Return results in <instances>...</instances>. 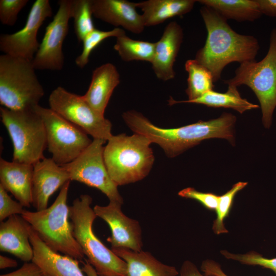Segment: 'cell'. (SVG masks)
Wrapping results in <instances>:
<instances>
[{"label": "cell", "instance_id": "1", "mask_svg": "<svg viewBox=\"0 0 276 276\" xmlns=\"http://www.w3.org/2000/svg\"><path fill=\"white\" fill-rule=\"evenodd\" d=\"M126 125L134 133L147 136L158 144L169 157H175L209 139L219 138L234 142L236 117L223 112L219 118L174 128H163L152 124L146 117L131 110L122 114Z\"/></svg>", "mask_w": 276, "mask_h": 276}, {"label": "cell", "instance_id": "2", "mask_svg": "<svg viewBox=\"0 0 276 276\" xmlns=\"http://www.w3.org/2000/svg\"><path fill=\"white\" fill-rule=\"evenodd\" d=\"M200 13L207 37L195 59L211 72L214 82L221 78L222 71L227 64L255 60L260 49L256 37L236 32L226 19L209 7L203 6Z\"/></svg>", "mask_w": 276, "mask_h": 276}, {"label": "cell", "instance_id": "3", "mask_svg": "<svg viewBox=\"0 0 276 276\" xmlns=\"http://www.w3.org/2000/svg\"><path fill=\"white\" fill-rule=\"evenodd\" d=\"M104 148L103 158L108 173L118 186L136 182L149 173L154 161L146 136L135 133L112 135Z\"/></svg>", "mask_w": 276, "mask_h": 276}, {"label": "cell", "instance_id": "4", "mask_svg": "<svg viewBox=\"0 0 276 276\" xmlns=\"http://www.w3.org/2000/svg\"><path fill=\"white\" fill-rule=\"evenodd\" d=\"M70 181L61 187L51 206L39 211L25 210L21 215L49 248L79 261L84 255L74 238L69 220L67 200Z\"/></svg>", "mask_w": 276, "mask_h": 276}, {"label": "cell", "instance_id": "5", "mask_svg": "<svg viewBox=\"0 0 276 276\" xmlns=\"http://www.w3.org/2000/svg\"><path fill=\"white\" fill-rule=\"evenodd\" d=\"M92 201L90 195L82 194L70 206L74 238L99 275L126 276V262L108 248L93 231V222L97 216L91 207Z\"/></svg>", "mask_w": 276, "mask_h": 276}, {"label": "cell", "instance_id": "6", "mask_svg": "<svg viewBox=\"0 0 276 276\" xmlns=\"http://www.w3.org/2000/svg\"><path fill=\"white\" fill-rule=\"evenodd\" d=\"M44 95L32 61L0 56V103L12 110L34 109Z\"/></svg>", "mask_w": 276, "mask_h": 276}, {"label": "cell", "instance_id": "7", "mask_svg": "<svg viewBox=\"0 0 276 276\" xmlns=\"http://www.w3.org/2000/svg\"><path fill=\"white\" fill-rule=\"evenodd\" d=\"M224 83L237 87L248 86L260 102L264 126L266 128L270 127L276 107V28L271 31L269 49L264 58L258 62L241 63L234 77Z\"/></svg>", "mask_w": 276, "mask_h": 276}, {"label": "cell", "instance_id": "8", "mask_svg": "<svg viewBox=\"0 0 276 276\" xmlns=\"http://www.w3.org/2000/svg\"><path fill=\"white\" fill-rule=\"evenodd\" d=\"M0 111L13 144V161L34 165L44 158L47 136L40 116L34 109L17 111L2 107Z\"/></svg>", "mask_w": 276, "mask_h": 276}, {"label": "cell", "instance_id": "9", "mask_svg": "<svg viewBox=\"0 0 276 276\" xmlns=\"http://www.w3.org/2000/svg\"><path fill=\"white\" fill-rule=\"evenodd\" d=\"M34 110L43 122L47 144L52 158L59 166L67 164L78 157L92 141L82 129L52 109L39 105Z\"/></svg>", "mask_w": 276, "mask_h": 276}, {"label": "cell", "instance_id": "10", "mask_svg": "<svg viewBox=\"0 0 276 276\" xmlns=\"http://www.w3.org/2000/svg\"><path fill=\"white\" fill-rule=\"evenodd\" d=\"M49 103L51 109L94 139L106 141L113 135L111 122L93 109L82 96L58 86L50 95Z\"/></svg>", "mask_w": 276, "mask_h": 276}, {"label": "cell", "instance_id": "11", "mask_svg": "<svg viewBox=\"0 0 276 276\" xmlns=\"http://www.w3.org/2000/svg\"><path fill=\"white\" fill-rule=\"evenodd\" d=\"M105 141L94 139L88 147L72 162L62 166L68 172L71 180L77 181L96 188L109 201L123 204L118 186L111 179L103 158Z\"/></svg>", "mask_w": 276, "mask_h": 276}, {"label": "cell", "instance_id": "12", "mask_svg": "<svg viewBox=\"0 0 276 276\" xmlns=\"http://www.w3.org/2000/svg\"><path fill=\"white\" fill-rule=\"evenodd\" d=\"M59 8L45 31L33 60L35 70L60 71L64 64L62 44L72 18L73 0L58 1Z\"/></svg>", "mask_w": 276, "mask_h": 276}, {"label": "cell", "instance_id": "13", "mask_svg": "<svg viewBox=\"0 0 276 276\" xmlns=\"http://www.w3.org/2000/svg\"><path fill=\"white\" fill-rule=\"evenodd\" d=\"M52 14L49 0H36L21 30L12 34L1 35L0 50L5 54L32 61L40 45L37 38L38 31Z\"/></svg>", "mask_w": 276, "mask_h": 276}, {"label": "cell", "instance_id": "14", "mask_svg": "<svg viewBox=\"0 0 276 276\" xmlns=\"http://www.w3.org/2000/svg\"><path fill=\"white\" fill-rule=\"evenodd\" d=\"M122 203L109 201L105 206L96 205L94 212L97 217L109 225L111 235L107 239L111 248H125L135 251H142V229L139 222L123 213Z\"/></svg>", "mask_w": 276, "mask_h": 276}, {"label": "cell", "instance_id": "15", "mask_svg": "<svg viewBox=\"0 0 276 276\" xmlns=\"http://www.w3.org/2000/svg\"><path fill=\"white\" fill-rule=\"evenodd\" d=\"M33 167L32 204L39 211L48 208L50 197L71 179L66 170L52 158L45 157Z\"/></svg>", "mask_w": 276, "mask_h": 276}, {"label": "cell", "instance_id": "16", "mask_svg": "<svg viewBox=\"0 0 276 276\" xmlns=\"http://www.w3.org/2000/svg\"><path fill=\"white\" fill-rule=\"evenodd\" d=\"M93 15L116 28L121 27L134 34L145 27L142 14L136 11V3L126 0H91Z\"/></svg>", "mask_w": 276, "mask_h": 276}, {"label": "cell", "instance_id": "17", "mask_svg": "<svg viewBox=\"0 0 276 276\" xmlns=\"http://www.w3.org/2000/svg\"><path fill=\"white\" fill-rule=\"evenodd\" d=\"M183 38V29L176 21L165 27L159 40L155 42L152 68L156 77L162 81L172 80L175 76L174 64Z\"/></svg>", "mask_w": 276, "mask_h": 276}, {"label": "cell", "instance_id": "18", "mask_svg": "<svg viewBox=\"0 0 276 276\" xmlns=\"http://www.w3.org/2000/svg\"><path fill=\"white\" fill-rule=\"evenodd\" d=\"M31 225L21 215H14L1 222L0 250L25 262L32 261L34 252L30 241Z\"/></svg>", "mask_w": 276, "mask_h": 276}, {"label": "cell", "instance_id": "19", "mask_svg": "<svg viewBox=\"0 0 276 276\" xmlns=\"http://www.w3.org/2000/svg\"><path fill=\"white\" fill-rule=\"evenodd\" d=\"M30 241L34 252L32 262L38 265L43 272L52 276H85L78 260L51 250L31 226Z\"/></svg>", "mask_w": 276, "mask_h": 276}, {"label": "cell", "instance_id": "20", "mask_svg": "<svg viewBox=\"0 0 276 276\" xmlns=\"http://www.w3.org/2000/svg\"><path fill=\"white\" fill-rule=\"evenodd\" d=\"M33 165L0 159V185L24 207L32 203Z\"/></svg>", "mask_w": 276, "mask_h": 276}, {"label": "cell", "instance_id": "21", "mask_svg": "<svg viewBox=\"0 0 276 276\" xmlns=\"http://www.w3.org/2000/svg\"><path fill=\"white\" fill-rule=\"evenodd\" d=\"M120 77L112 63L102 64L93 71L90 85L83 98L93 109L104 115L113 91L120 83Z\"/></svg>", "mask_w": 276, "mask_h": 276}, {"label": "cell", "instance_id": "22", "mask_svg": "<svg viewBox=\"0 0 276 276\" xmlns=\"http://www.w3.org/2000/svg\"><path fill=\"white\" fill-rule=\"evenodd\" d=\"M126 263V276H177L174 266L163 264L150 252L125 248H111Z\"/></svg>", "mask_w": 276, "mask_h": 276}, {"label": "cell", "instance_id": "23", "mask_svg": "<svg viewBox=\"0 0 276 276\" xmlns=\"http://www.w3.org/2000/svg\"><path fill=\"white\" fill-rule=\"evenodd\" d=\"M195 0H148L136 3L143 12L146 27L155 26L175 16H182L191 11Z\"/></svg>", "mask_w": 276, "mask_h": 276}, {"label": "cell", "instance_id": "24", "mask_svg": "<svg viewBox=\"0 0 276 276\" xmlns=\"http://www.w3.org/2000/svg\"><path fill=\"white\" fill-rule=\"evenodd\" d=\"M168 102L170 105L180 103H192L212 107L228 108L234 109L240 113L259 107L258 105L253 104L247 99L242 98L237 87L232 85H228L227 90L224 93L211 90L191 101H178L170 97Z\"/></svg>", "mask_w": 276, "mask_h": 276}, {"label": "cell", "instance_id": "25", "mask_svg": "<svg viewBox=\"0 0 276 276\" xmlns=\"http://www.w3.org/2000/svg\"><path fill=\"white\" fill-rule=\"evenodd\" d=\"M224 18L238 21H253L262 15L257 0H199Z\"/></svg>", "mask_w": 276, "mask_h": 276}, {"label": "cell", "instance_id": "26", "mask_svg": "<svg viewBox=\"0 0 276 276\" xmlns=\"http://www.w3.org/2000/svg\"><path fill=\"white\" fill-rule=\"evenodd\" d=\"M188 74L186 93L187 101L196 99L204 94L213 90L214 78L211 72L196 60L189 59L185 64Z\"/></svg>", "mask_w": 276, "mask_h": 276}, {"label": "cell", "instance_id": "27", "mask_svg": "<svg viewBox=\"0 0 276 276\" xmlns=\"http://www.w3.org/2000/svg\"><path fill=\"white\" fill-rule=\"evenodd\" d=\"M113 48L124 61L136 60L151 63L155 42L134 40L124 34L116 38Z\"/></svg>", "mask_w": 276, "mask_h": 276}, {"label": "cell", "instance_id": "28", "mask_svg": "<svg viewBox=\"0 0 276 276\" xmlns=\"http://www.w3.org/2000/svg\"><path fill=\"white\" fill-rule=\"evenodd\" d=\"M92 15L91 0H73L72 18L79 41H82L87 35L96 29Z\"/></svg>", "mask_w": 276, "mask_h": 276}, {"label": "cell", "instance_id": "29", "mask_svg": "<svg viewBox=\"0 0 276 276\" xmlns=\"http://www.w3.org/2000/svg\"><path fill=\"white\" fill-rule=\"evenodd\" d=\"M126 34L125 31L120 28H114L109 31H102L95 29L83 39L81 53L76 58V64L80 68H84L89 62V56L92 51L104 40L111 37L116 38Z\"/></svg>", "mask_w": 276, "mask_h": 276}, {"label": "cell", "instance_id": "30", "mask_svg": "<svg viewBox=\"0 0 276 276\" xmlns=\"http://www.w3.org/2000/svg\"><path fill=\"white\" fill-rule=\"evenodd\" d=\"M247 185V182H237L225 194L219 196L218 205L215 210L216 218L212 226V230L215 234L220 235L228 232L225 226L224 221L228 215L235 195Z\"/></svg>", "mask_w": 276, "mask_h": 276}, {"label": "cell", "instance_id": "31", "mask_svg": "<svg viewBox=\"0 0 276 276\" xmlns=\"http://www.w3.org/2000/svg\"><path fill=\"white\" fill-rule=\"evenodd\" d=\"M220 253L225 258L238 261L247 265H258L268 268L276 275V258L268 259L263 257L261 254L251 251L244 254H235L223 250Z\"/></svg>", "mask_w": 276, "mask_h": 276}, {"label": "cell", "instance_id": "32", "mask_svg": "<svg viewBox=\"0 0 276 276\" xmlns=\"http://www.w3.org/2000/svg\"><path fill=\"white\" fill-rule=\"evenodd\" d=\"M28 0H1L0 20L2 24L13 26L21 10L26 5Z\"/></svg>", "mask_w": 276, "mask_h": 276}, {"label": "cell", "instance_id": "33", "mask_svg": "<svg viewBox=\"0 0 276 276\" xmlns=\"http://www.w3.org/2000/svg\"><path fill=\"white\" fill-rule=\"evenodd\" d=\"M178 194L183 198L196 200L211 210H216L219 199V196L215 194L199 192L191 187L181 190Z\"/></svg>", "mask_w": 276, "mask_h": 276}, {"label": "cell", "instance_id": "34", "mask_svg": "<svg viewBox=\"0 0 276 276\" xmlns=\"http://www.w3.org/2000/svg\"><path fill=\"white\" fill-rule=\"evenodd\" d=\"M18 201L13 200L2 186L0 185V221L14 215H21L25 211Z\"/></svg>", "mask_w": 276, "mask_h": 276}, {"label": "cell", "instance_id": "35", "mask_svg": "<svg viewBox=\"0 0 276 276\" xmlns=\"http://www.w3.org/2000/svg\"><path fill=\"white\" fill-rule=\"evenodd\" d=\"M41 268L33 262H26L18 269L0 276H42Z\"/></svg>", "mask_w": 276, "mask_h": 276}, {"label": "cell", "instance_id": "36", "mask_svg": "<svg viewBox=\"0 0 276 276\" xmlns=\"http://www.w3.org/2000/svg\"><path fill=\"white\" fill-rule=\"evenodd\" d=\"M201 270L204 274H214L217 276H228L217 262L207 259L202 262Z\"/></svg>", "mask_w": 276, "mask_h": 276}, {"label": "cell", "instance_id": "37", "mask_svg": "<svg viewBox=\"0 0 276 276\" xmlns=\"http://www.w3.org/2000/svg\"><path fill=\"white\" fill-rule=\"evenodd\" d=\"M179 273V276H217L214 274L201 273L197 267L189 260L183 262Z\"/></svg>", "mask_w": 276, "mask_h": 276}, {"label": "cell", "instance_id": "38", "mask_svg": "<svg viewBox=\"0 0 276 276\" xmlns=\"http://www.w3.org/2000/svg\"><path fill=\"white\" fill-rule=\"evenodd\" d=\"M262 14L276 17V0H257Z\"/></svg>", "mask_w": 276, "mask_h": 276}, {"label": "cell", "instance_id": "39", "mask_svg": "<svg viewBox=\"0 0 276 276\" xmlns=\"http://www.w3.org/2000/svg\"><path fill=\"white\" fill-rule=\"evenodd\" d=\"M17 266V262L16 260L11 258L0 256V269H3L6 268L15 267Z\"/></svg>", "mask_w": 276, "mask_h": 276}, {"label": "cell", "instance_id": "40", "mask_svg": "<svg viewBox=\"0 0 276 276\" xmlns=\"http://www.w3.org/2000/svg\"><path fill=\"white\" fill-rule=\"evenodd\" d=\"M42 276H52L49 274H47V273H43V274L42 275Z\"/></svg>", "mask_w": 276, "mask_h": 276}]
</instances>
